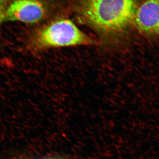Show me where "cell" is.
<instances>
[{"label":"cell","instance_id":"6da1fadb","mask_svg":"<svg viewBox=\"0 0 159 159\" xmlns=\"http://www.w3.org/2000/svg\"><path fill=\"white\" fill-rule=\"evenodd\" d=\"M137 0H76L75 12L81 22L99 34H114L133 22Z\"/></svg>","mask_w":159,"mask_h":159},{"label":"cell","instance_id":"7a4b0ae2","mask_svg":"<svg viewBox=\"0 0 159 159\" xmlns=\"http://www.w3.org/2000/svg\"><path fill=\"white\" fill-rule=\"evenodd\" d=\"M29 42L30 48L41 51L54 48L93 45L95 42L71 20L62 18L52 21L34 32Z\"/></svg>","mask_w":159,"mask_h":159},{"label":"cell","instance_id":"3957f363","mask_svg":"<svg viewBox=\"0 0 159 159\" xmlns=\"http://www.w3.org/2000/svg\"><path fill=\"white\" fill-rule=\"evenodd\" d=\"M48 9L42 0H13L5 12L4 21H18L33 24L44 19Z\"/></svg>","mask_w":159,"mask_h":159},{"label":"cell","instance_id":"277c9868","mask_svg":"<svg viewBox=\"0 0 159 159\" xmlns=\"http://www.w3.org/2000/svg\"><path fill=\"white\" fill-rule=\"evenodd\" d=\"M133 24L143 34L159 35V0H145L138 7Z\"/></svg>","mask_w":159,"mask_h":159},{"label":"cell","instance_id":"5b68a950","mask_svg":"<svg viewBox=\"0 0 159 159\" xmlns=\"http://www.w3.org/2000/svg\"><path fill=\"white\" fill-rule=\"evenodd\" d=\"M10 0H0V27L4 21L5 12L9 4Z\"/></svg>","mask_w":159,"mask_h":159}]
</instances>
